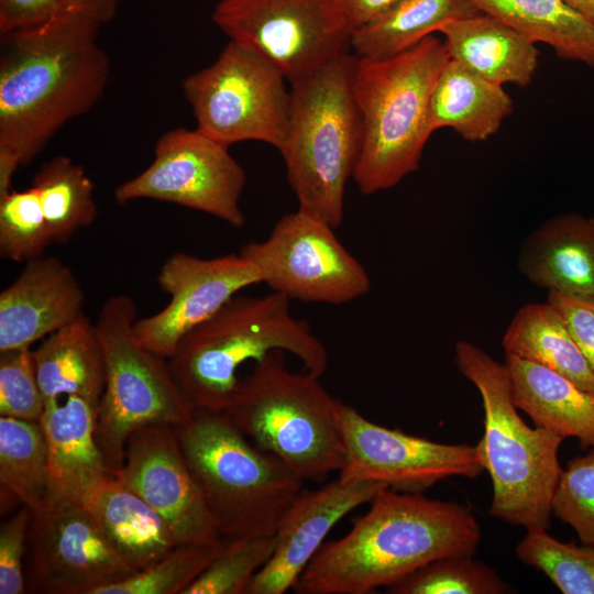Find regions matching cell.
Wrapping results in <instances>:
<instances>
[{
    "label": "cell",
    "mask_w": 594,
    "mask_h": 594,
    "mask_svg": "<svg viewBox=\"0 0 594 594\" xmlns=\"http://www.w3.org/2000/svg\"><path fill=\"white\" fill-rule=\"evenodd\" d=\"M551 509L552 515L575 531L582 543L594 546V448L562 469Z\"/></svg>",
    "instance_id": "37"
},
{
    "label": "cell",
    "mask_w": 594,
    "mask_h": 594,
    "mask_svg": "<svg viewBox=\"0 0 594 594\" xmlns=\"http://www.w3.org/2000/svg\"><path fill=\"white\" fill-rule=\"evenodd\" d=\"M157 282L169 301L158 312L138 319L134 331L148 351L166 360L189 331L239 292L262 283L254 265L240 253L201 258L184 252L163 263Z\"/></svg>",
    "instance_id": "17"
},
{
    "label": "cell",
    "mask_w": 594,
    "mask_h": 594,
    "mask_svg": "<svg viewBox=\"0 0 594 594\" xmlns=\"http://www.w3.org/2000/svg\"><path fill=\"white\" fill-rule=\"evenodd\" d=\"M53 243L34 187L11 190L0 198V255L13 262L43 256Z\"/></svg>",
    "instance_id": "36"
},
{
    "label": "cell",
    "mask_w": 594,
    "mask_h": 594,
    "mask_svg": "<svg viewBox=\"0 0 594 594\" xmlns=\"http://www.w3.org/2000/svg\"><path fill=\"white\" fill-rule=\"evenodd\" d=\"M285 76L270 61L230 41L209 66L182 84L196 129L230 146L260 141L278 151L284 144L290 108Z\"/></svg>",
    "instance_id": "10"
},
{
    "label": "cell",
    "mask_w": 594,
    "mask_h": 594,
    "mask_svg": "<svg viewBox=\"0 0 594 594\" xmlns=\"http://www.w3.org/2000/svg\"><path fill=\"white\" fill-rule=\"evenodd\" d=\"M1 512L14 502L31 510L50 493L48 453L38 421L0 417Z\"/></svg>",
    "instance_id": "30"
},
{
    "label": "cell",
    "mask_w": 594,
    "mask_h": 594,
    "mask_svg": "<svg viewBox=\"0 0 594 594\" xmlns=\"http://www.w3.org/2000/svg\"><path fill=\"white\" fill-rule=\"evenodd\" d=\"M32 354L45 404L78 396L99 407L105 360L96 324L85 312L47 336Z\"/></svg>",
    "instance_id": "25"
},
{
    "label": "cell",
    "mask_w": 594,
    "mask_h": 594,
    "mask_svg": "<svg viewBox=\"0 0 594 594\" xmlns=\"http://www.w3.org/2000/svg\"><path fill=\"white\" fill-rule=\"evenodd\" d=\"M454 361L482 398L484 435L476 449L492 480L491 516L527 530L548 529L564 439L524 421L512 398L505 363L464 340L454 344Z\"/></svg>",
    "instance_id": "5"
},
{
    "label": "cell",
    "mask_w": 594,
    "mask_h": 594,
    "mask_svg": "<svg viewBox=\"0 0 594 594\" xmlns=\"http://www.w3.org/2000/svg\"><path fill=\"white\" fill-rule=\"evenodd\" d=\"M512 111L513 100L502 85L449 58L431 94L430 129L450 128L466 141H485Z\"/></svg>",
    "instance_id": "26"
},
{
    "label": "cell",
    "mask_w": 594,
    "mask_h": 594,
    "mask_svg": "<svg viewBox=\"0 0 594 594\" xmlns=\"http://www.w3.org/2000/svg\"><path fill=\"white\" fill-rule=\"evenodd\" d=\"M547 301L563 319L594 374V298L548 292Z\"/></svg>",
    "instance_id": "40"
},
{
    "label": "cell",
    "mask_w": 594,
    "mask_h": 594,
    "mask_svg": "<svg viewBox=\"0 0 594 594\" xmlns=\"http://www.w3.org/2000/svg\"><path fill=\"white\" fill-rule=\"evenodd\" d=\"M98 408L69 396L45 404L43 428L50 468L47 498L82 505L89 492L108 475L96 438Z\"/></svg>",
    "instance_id": "20"
},
{
    "label": "cell",
    "mask_w": 594,
    "mask_h": 594,
    "mask_svg": "<svg viewBox=\"0 0 594 594\" xmlns=\"http://www.w3.org/2000/svg\"><path fill=\"white\" fill-rule=\"evenodd\" d=\"M451 59L497 85L527 86L538 67L536 44L483 12L441 28Z\"/></svg>",
    "instance_id": "24"
},
{
    "label": "cell",
    "mask_w": 594,
    "mask_h": 594,
    "mask_svg": "<svg viewBox=\"0 0 594 594\" xmlns=\"http://www.w3.org/2000/svg\"><path fill=\"white\" fill-rule=\"evenodd\" d=\"M31 512L26 592L96 594L136 572L110 546L82 505L46 498Z\"/></svg>",
    "instance_id": "14"
},
{
    "label": "cell",
    "mask_w": 594,
    "mask_h": 594,
    "mask_svg": "<svg viewBox=\"0 0 594 594\" xmlns=\"http://www.w3.org/2000/svg\"><path fill=\"white\" fill-rule=\"evenodd\" d=\"M44 409L31 348L0 352L1 416L40 422Z\"/></svg>",
    "instance_id": "38"
},
{
    "label": "cell",
    "mask_w": 594,
    "mask_h": 594,
    "mask_svg": "<svg viewBox=\"0 0 594 594\" xmlns=\"http://www.w3.org/2000/svg\"><path fill=\"white\" fill-rule=\"evenodd\" d=\"M517 558L542 572L563 594H594V546L562 542L535 528L518 542Z\"/></svg>",
    "instance_id": "32"
},
{
    "label": "cell",
    "mask_w": 594,
    "mask_h": 594,
    "mask_svg": "<svg viewBox=\"0 0 594 594\" xmlns=\"http://www.w3.org/2000/svg\"><path fill=\"white\" fill-rule=\"evenodd\" d=\"M66 9L63 0H0V34L43 25Z\"/></svg>",
    "instance_id": "41"
},
{
    "label": "cell",
    "mask_w": 594,
    "mask_h": 594,
    "mask_svg": "<svg viewBox=\"0 0 594 594\" xmlns=\"http://www.w3.org/2000/svg\"><path fill=\"white\" fill-rule=\"evenodd\" d=\"M68 9H74L96 20L109 23L117 14L119 0H63Z\"/></svg>",
    "instance_id": "43"
},
{
    "label": "cell",
    "mask_w": 594,
    "mask_h": 594,
    "mask_svg": "<svg viewBox=\"0 0 594 594\" xmlns=\"http://www.w3.org/2000/svg\"><path fill=\"white\" fill-rule=\"evenodd\" d=\"M352 31L386 11L398 0H339Z\"/></svg>",
    "instance_id": "42"
},
{
    "label": "cell",
    "mask_w": 594,
    "mask_h": 594,
    "mask_svg": "<svg viewBox=\"0 0 594 594\" xmlns=\"http://www.w3.org/2000/svg\"><path fill=\"white\" fill-rule=\"evenodd\" d=\"M82 506L110 546L136 572L178 546L165 520L113 475H106L89 492Z\"/></svg>",
    "instance_id": "22"
},
{
    "label": "cell",
    "mask_w": 594,
    "mask_h": 594,
    "mask_svg": "<svg viewBox=\"0 0 594 594\" xmlns=\"http://www.w3.org/2000/svg\"><path fill=\"white\" fill-rule=\"evenodd\" d=\"M506 355L549 367L594 395V374L559 312L548 302L518 309L502 339Z\"/></svg>",
    "instance_id": "28"
},
{
    "label": "cell",
    "mask_w": 594,
    "mask_h": 594,
    "mask_svg": "<svg viewBox=\"0 0 594 594\" xmlns=\"http://www.w3.org/2000/svg\"><path fill=\"white\" fill-rule=\"evenodd\" d=\"M245 182V172L228 145L196 128H176L160 136L152 163L119 185L114 198L121 205L139 199L175 204L241 228Z\"/></svg>",
    "instance_id": "13"
},
{
    "label": "cell",
    "mask_w": 594,
    "mask_h": 594,
    "mask_svg": "<svg viewBox=\"0 0 594 594\" xmlns=\"http://www.w3.org/2000/svg\"><path fill=\"white\" fill-rule=\"evenodd\" d=\"M136 314L130 296L113 295L103 302L95 322L106 370L96 438L110 475L122 468L128 440L136 430L157 425L179 427L195 413L166 359L138 339Z\"/></svg>",
    "instance_id": "9"
},
{
    "label": "cell",
    "mask_w": 594,
    "mask_h": 594,
    "mask_svg": "<svg viewBox=\"0 0 594 594\" xmlns=\"http://www.w3.org/2000/svg\"><path fill=\"white\" fill-rule=\"evenodd\" d=\"M176 428L221 537L275 536L305 481L251 443L223 411L196 409Z\"/></svg>",
    "instance_id": "8"
},
{
    "label": "cell",
    "mask_w": 594,
    "mask_h": 594,
    "mask_svg": "<svg viewBox=\"0 0 594 594\" xmlns=\"http://www.w3.org/2000/svg\"><path fill=\"white\" fill-rule=\"evenodd\" d=\"M320 377L304 369L289 370L285 352L273 351L239 380L223 410L255 446L277 457L305 482H323L345 462L337 417L340 400Z\"/></svg>",
    "instance_id": "7"
},
{
    "label": "cell",
    "mask_w": 594,
    "mask_h": 594,
    "mask_svg": "<svg viewBox=\"0 0 594 594\" xmlns=\"http://www.w3.org/2000/svg\"><path fill=\"white\" fill-rule=\"evenodd\" d=\"M211 19L290 84L351 48L352 28L339 0H218Z\"/></svg>",
    "instance_id": "11"
},
{
    "label": "cell",
    "mask_w": 594,
    "mask_h": 594,
    "mask_svg": "<svg viewBox=\"0 0 594 594\" xmlns=\"http://www.w3.org/2000/svg\"><path fill=\"white\" fill-rule=\"evenodd\" d=\"M274 549L275 536L223 538L220 551L183 594H246Z\"/></svg>",
    "instance_id": "35"
},
{
    "label": "cell",
    "mask_w": 594,
    "mask_h": 594,
    "mask_svg": "<svg viewBox=\"0 0 594 594\" xmlns=\"http://www.w3.org/2000/svg\"><path fill=\"white\" fill-rule=\"evenodd\" d=\"M449 58L435 35L389 57H356L353 92L363 140L353 179L362 194L389 189L419 168L432 134L431 94Z\"/></svg>",
    "instance_id": "4"
},
{
    "label": "cell",
    "mask_w": 594,
    "mask_h": 594,
    "mask_svg": "<svg viewBox=\"0 0 594 594\" xmlns=\"http://www.w3.org/2000/svg\"><path fill=\"white\" fill-rule=\"evenodd\" d=\"M276 350L290 353L318 376L328 367L326 345L306 321L293 316L288 298L274 292L235 295L189 331L167 362L195 410L223 411L238 386L239 367Z\"/></svg>",
    "instance_id": "3"
},
{
    "label": "cell",
    "mask_w": 594,
    "mask_h": 594,
    "mask_svg": "<svg viewBox=\"0 0 594 594\" xmlns=\"http://www.w3.org/2000/svg\"><path fill=\"white\" fill-rule=\"evenodd\" d=\"M223 544H178L150 566L99 588L96 594H183L204 572Z\"/></svg>",
    "instance_id": "34"
},
{
    "label": "cell",
    "mask_w": 594,
    "mask_h": 594,
    "mask_svg": "<svg viewBox=\"0 0 594 594\" xmlns=\"http://www.w3.org/2000/svg\"><path fill=\"white\" fill-rule=\"evenodd\" d=\"M85 294L59 258L26 262L0 294V352L31 348L84 314Z\"/></svg>",
    "instance_id": "19"
},
{
    "label": "cell",
    "mask_w": 594,
    "mask_h": 594,
    "mask_svg": "<svg viewBox=\"0 0 594 594\" xmlns=\"http://www.w3.org/2000/svg\"><path fill=\"white\" fill-rule=\"evenodd\" d=\"M384 487L338 477L317 490L302 491L275 534L272 557L254 576L246 594H284L293 590L332 528Z\"/></svg>",
    "instance_id": "18"
},
{
    "label": "cell",
    "mask_w": 594,
    "mask_h": 594,
    "mask_svg": "<svg viewBox=\"0 0 594 594\" xmlns=\"http://www.w3.org/2000/svg\"><path fill=\"white\" fill-rule=\"evenodd\" d=\"M512 398L536 427L594 448V395L564 375L514 355H506Z\"/></svg>",
    "instance_id": "23"
},
{
    "label": "cell",
    "mask_w": 594,
    "mask_h": 594,
    "mask_svg": "<svg viewBox=\"0 0 594 594\" xmlns=\"http://www.w3.org/2000/svg\"><path fill=\"white\" fill-rule=\"evenodd\" d=\"M167 524L178 544L222 539L185 458L177 428L147 426L128 440L122 468L113 474Z\"/></svg>",
    "instance_id": "16"
},
{
    "label": "cell",
    "mask_w": 594,
    "mask_h": 594,
    "mask_svg": "<svg viewBox=\"0 0 594 594\" xmlns=\"http://www.w3.org/2000/svg\"><path fill=\"white\" fill-rule=\"evenodd\" d=\"M53 242L65 243L97 217L94 183L84 167L65 155L43 163L32 179Z\"/></svg>",
    "instance_id": "31"
},
{
    "label": "cell",
    "mask_w": 594,
    "mask_h": 594,
    "mask_svg": "<svg viewBox=\"0 0 594 594\" xmlns=\"http://www.w3.org/2000/svg\"><path fill=\"white\" fill-rule=\"evenodd\" d=\"M483 13L532 43L551 46L561 58L594 68V24L562 0H471Z\"/></svg>",
    "instance_id": "29"
},
{
    "label": "cell",
    "mask_w": 594,
    "mask_h": 594,
    "mask_svg": "<svg viewBox=\"0 0 594 594\" xmlns=\"http://www.w3.org/2000/svg\"><path fill=\"white\" fill-rule=\"evenodd\" d=\"M481 13L471 0H398L371 22L352 31L359 58L399 54L450 22Z\"/></svg>",
    "instance_id": "27"
},
{
    "label": "cell",
    "mask_w": 594,
    "mask_h": 594,
    "mask_svg": "<svg viewBox=\"0 0 594 594\" xmlns=\"http://www.w3.org/2000/svg\"><path fill=\"white\" fill-rule=\"evenodd\" d=\"M355 55H341L290 84L287 134L279 152L298 209L333 229L360 157L362 121L353 92Z\"/></svg>",
    "instance_id": "6"
},
{
    "label": "cell",
    "mask_w": 594,
    "mask_h": 594,
    "mask_svg": "<svg viewBox=\"0 0 594 594\" xmlns=\"http://www.w3.org/2000/svg\"><path fill=\"white\" fill-rule=\"evenodd\" d=\"M392 594H504L513 588L473 556L431 561L387 588Z\"/></svg>",
    "instance_id": "33"
},
{
    "label": "cell",
    "mask_w": 594,
    "mask_h": 594,
    "mask_svg": "<svg viewBox=\"0 0 594 594\" xmlns=\"http://www.w3.org/2000/svg\"><path fill=\"white\" fill-rule=\"evenodd\" d=\"M572 10L594 24V0H562Z\"/></svg>",
    "instance_id": "44"
},
{
    "label": "cell",
    "mask_w": 594,
    "mask_h": 594,
    "mask_svg": "<svg viewBox=\"0 0 594 594\" xmlns=\"http://www.w3.org/2000/svg\"><path fill=\"white\" fill-rule=\"evenodd\" d=\"M334 230L297 209L282 217L266 240L244 244L240 254L262 283L289 300L346 304L369 293L371 278Z\"/></svg>",
    "instance_id": "12"
},
{
    "label": "cell",
    "mask_w": 594,
    "mask_h": 594,
    "mask_svg": "<svg viewBox=\"0 0 594 594\" xmlns=\"http://www.w3.org/2000/svg\"><path fill=\"white\" fill-rule=\"evenodd\" d=\"M369 504L344 536L322 544L294 593L369 594L431 561L477 550L481 528L465 505L388 487Z\"/></svg>",
    "instance_id": "2"
},
{
    "label": "cell",
    "mask_w": 594,
    "mask_h": 594,
    "mask_svg": "<svg viewBox=\"0 0 594 594\" xmlns=\"http://www.w3.org/2000/svg\"><path fill=\"white\" fill-rule=\"evenodd\" d=\"M100 25L66 9L43 25L1 35V154L26 166L65 124L99 102L110 76Z\"/></svg>",
    "instance_id": "1"
},
{
    "label": "cell",
    "mask_w": 594,
    "mask_h": 594,
    "mask_svg": "<svg viewBox=\"0 0 594 594\" xmlns=\"http://www.w3.org/2000/svg\"><path fill=\"white\" fill-rule=\"evenodd\" d=\"M28 506L6 520L0 528V594L26 592L24 557L28 551V532L31 520Z\"/></svg>",
    "instance_id": "39"
},
{
    "label": "cell",
    "mask_w": 594,
    "mask_h": 594,
    "mask_svg": "<svg viewBox=\"0 0 594 594\" xmlns=\"http://www.w3.org/2000/svg\"><path fill=\"white\" fill-rule=\"evenodd\" d=\"M518 268L548 292L594 298V218L575 212L549 218L521 243Z\"/></svg>",
    "instance_id": "21"
},
{
    "label": "cell",
    "mask_w": 594,
    "mask_h": 594,
    "mask_svg": "<svg viewBox=\"0 0 594 594\" xmlns=\"http://www.w3.org/2000/svg\"><path fill=\"white\" fill-rule=\"evenodd\" d=\"M337 417L345 448L342 480L422 493L444 479H475L484 472L476 446L440 443L389 429L342 402Z\"/></svg>",
    "instance_id": "15"
}]
</instances>
